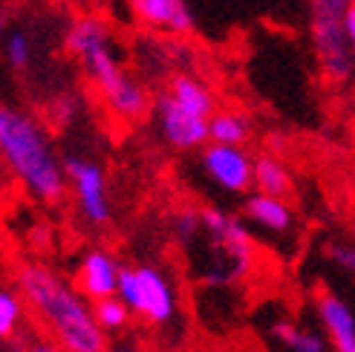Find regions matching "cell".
I'll use <instances>...</instances> for the list:
<instances>
[{
	"mask_svg": "<svg viewBox=\"0 0 355 352\" xmlns=\"http://www.w3.org/2000/svg\"><path fill=\"white\" fill-rule=\"evenodd\" d=\"M15 286L49 341L64 352H110V335L98 326L93 303L61 272L38 260H24L15 269Z\"/></svg>",
	"mask_w": 355,
	"mask_h": 352,
	"instance_id": "1",
	"label": "cell"
},
{
	"mask_svg": "<svg viewBox=\"0 0 355 352\" xmlns=\"http://www.w3.org/2000/svg\"><path fill=\"white\" fill-rule=\"evenodd\" d=\"M64 46L98 90L104 107L119 121H139L150 110V96L128 67L116 55L110 26L96 15L76 17L67 26Z\"/></svg>",
	"mask_w": 355,
	"mask_h": 352,
	"instance_id": "2",
	"label": "cell"
},
{
	"mask_svg": "<svg viewBox=\"0 0 355 352\" xmlns=\"http://www.w3.org/2000/svg\"><path fill=\"white\" fill-rule=\"evenodd\" d=\"M0 162L32 200L44 205H61L69 193L64 156L41 118L12 104H0Z\"/></svg>",
	"mask_w": 355,
	"mask_h": 352,
	"instance_id": "3",
	"label": "cell"
},
{
	"mask_svg": "<svg viewBox=\"0 0 355 352\" xmlns=\"http://www.w3.org/2000/svg\"><path fill=\"white\" fill-rule=\"evenodd\" d=\"M202 220V234L211 243V252H214V263H211V283H234L243 280L254 266L257 257V245L254 237L248 231L245 220L228 214L223 208H202L200 211Z\"/></svg>",
	"mask_w": 355,
	"mask_h": 352,
	"instance_id": "4",
	"label": "cell"
},
{
	"mask_svg": "<svg viewBox=\"0 0 355 352\" xmlns=\"http://www.w3.org/2000/svg\"><path fill=\"white\" fill-rule=\"evenodd\" d=\"M116 297L130 309L133 318L150 326H168L180 315V292H176L171 274L153 263L124 266Z\"/></svg>",
	"mask_w": 355,
	"mask_h": 352,
	"instance_id": "5",
	"label": "cell"
},
{
	"mask_svg": "<svg viewBox=\"0 0 355 352\" xmlns=\"http://www.w3.org/2000/svg\"><path fill=\"white\" fill-rule=\"evenodd\" d=\"M355 0H309V32L318 67L327 81L341 84L352 76V49L347 41L344 17Z\"/></svg>",
	"mask_w": 355,
	"mask_h": 352,
	"instance_id": "6",
	"label": "cell"
},
{
	"mask_svg": "<svg viewBox=\"0 0 355 352\" xmlns=\"http://www.w3.org/2000/svg\"><path fill=\"white\" fill-rule=\"evenodd\" d=\"M64 173H67V191L73 197L81 220L93 228H104L113 217V205H110L107 173H104L101 162L78 153L64 156Z\"/></svg>",
	"mask_w": 355,
	"mask_h": 352,
	"instance_id": "7",
	"label": "cell"
},
{
	"mask_svg": "<svg viewBox=\"0 0 355 352\" xmlns=\"http://www.w3.org/2000/svg\"><path fill=\"white\" fill-rule=\"evenodd\" d=\"M202 173L211 185H217L234 197H248L254 191V156L240 145H214L208 142L200 153Z\"/></svg>",
	"mask_w": 355,
	"mask_h": 352,
	"instance_id": "8",
	"label": "cell"
},
{
	"mask_svg": "<svg viewBox=\"0 0 355 352\" xmlns=\"http://www.w3.org/2000/svg\"><path fill=\"white\" fill-rule=\"evenodd\" d=\"M153 118L159 136L165 139V145H171L173 150H202L211 139H208V121L197 113L185 110L182 104H176L168 93H159L153 101Z\"/></svg>",
	"mask_w": 355,
	"mask_h": 352,
	"instance_id": "9",
	"label": "cell"
},
{
	"mask_svg": "<svg viewBox=\"0 0 355 352\" xmlns=\"http://www.w3.org/2000/svg\"><path fill=\"white\" fill-rule=\"evenodd\" d=\"M121 269H124L121 260L110 249H104V245H93V249H87L81 254L73 283L78 286V292L87 297V301L96 303V301H104V297H116L119 294Z\"/></svg>",
	"mask_w": 355,
	"mask_h": 352,
	"instance_id": "10",
	"label": "cell"
},
{
	"mask_svg": "<svg viewBox=\"0 0 355 352\" xmlns=\"http://www.w3.org/2000/svg\"><path fill=\"white\" fill-rule=\"evenodd\" d=\"M315 312L332 352H355V309L335 292L315 297Z\"/></svg>",
	"mask_w": 355,
	"mask_h": 352,
	"instance_id": "11",
	"label": "cell"
},
{
	"mask_svg": "<svg viewBox=\"0 0 355 352\" xmlns=\"http://www.w3.org/2000/svg\"><path fill=\"white\" fill-rule=\"evenodd\" d=\"M243 220L266 234L283 237L295 228V208L283 197H269V193L254 191L243 200Z\"/></svg>",
	"mask_w": 355,
	"mask_h": 352,
	"instance_id": "12",
	"label": "cell"
},
{
	"mask_svg": "<svg viewBox=\"0 0 355 352\" xmlns=\"http://www.w3.org/2000/svg\"><path fill=\"white\" fill-rule=\"evenodd\" d=\"M128 6L139 24L159 32L188 35L193 29V15L185 0H128Z\"/></svg>",
	"mask_w": 355,
	"mask_h": 352,
	"instance_id": "13",
	"label": "cell"
},
{
	"mask_svg": "<svg viewBox=\"0 0 355 352\" xmlns=\"http://www.w3.org/2000/svg\"><path fill=\"white\" fill-rule=\"evenodd\" d=\"M272 341L286 349V352H329V341L324 332L309 329L304 324H297L292 318H277L269 326Z\"/></svg>",
	"mask_w": 355,
	"mask_h": 352,
	"instance_id": "14",
	"label": "cell"
},
{
	"mask_svg": "<svg viewBox=\"0 0 355 352\" xmlns=\"http://www.w3.org/2000/svg\"><path fill=\"white\" fill-rule=\"evenodd\" d=\"M176 104H182L185 110L197 113L202 118H211L217 113V98L214 93H211V87L205 81H200L197 76H188V73H180L173 76L168 90H165Z\"/></svg>",
	"mask_w": 355,
	"mask_h": 352,
	"instance_id": "15",
	"label": "cell"
},
{
	"mask_svg": "<svg viewBox=\"0 0 355 352\" xmlns=\"http://www.w3.org/2000/svg\"><path fill=\"white\" fill-rule=\"evenodd\" d=\"M254 191L269 193V197L289 200V193H292V170H289V165L275 153L254 156Z\"/></svg>",
	"mask_w": 355,
	"mask_h": 352,
	"instance_id": "16",
	"label": "cell"
},
{
	"mask_svg": "<svg viewBox=\"0 0 355 352\" xmlns=\"http://www.w3.org/2000/svg\"><path fill=\"white\" fill-rule=\"evenodd\" d=\"M252 136V118L240 110H217L208 121V139L214 145H240L245 148Z\"/></svg>",
	"mask_w": 355,
	"mask_h": 352,
	"instance_id": "17",
	"label": "cell"
},
{
	"mask_svg": "<svg viewBox=\"0 0 355 352\" xmlns=\"http://www.w3.org/2000/svg\"><path fill=\"white\" fill-rule=\"evenodd\" d=\"M26 321V301L17 289L0 286V341H12Z\"/></svg>",
	"mask_w": 355,
	"mask_h": 352,
	"instance_id": "18",
	"label": "cell"
},
{
	"mask_svg": "<svg viewBox=\"0 0 355 352\" xmlns=\"http://www.w3.org/2000/svg\"><path fill=\"white\" fill-rule=\"evenodd\" d=\"M93 315H96V321L98 326L107 332V335H116V332H124L130 324V309L124 306L119 297H104V301H96L93 303Z\"/></svg>",
	"mask_w": 355,
	"mask_h": 352,
	"instance_id": "19",
	"label": "cell"
},
{
	"mask_svg": "<svg viewBox=\"0 0 355 352\" xmlns=\"http://www.w3.org/2000/svg\"><path fill=\"white\" fill-rule=\"evenodd\" d=\"M6 61L15 69H26L32 64V41L24 32H12L6 38Z\"/></svg>",
	"mask_w": 355,
	"mask_h": 352,
	"instance_id": "20",
	"label": "cell"
},
{
	"mask_svg": "<svg viewBox=\"0 0 355 352\" xmlns=\"http://www.w3.org/2000/svg\"><path fill=\"white\" fill-rule=\"evenodd\" d=\"M327 260L332 263L335 269H341L344 274L355 277V243L332 240V243L327 245Z\"/></svg>",
	"mask_w": 355,
	"mask_h": 352,
	"instance_id": "21",
	"label": "cell"
},
{
	"mask_svg": "<svg viewBox=\"0 0 355 352\" xmlns=\"http://www.w3.org/2000/svg\"><path fill=\"white\" fill-rule=\"evenodd\" d=\"M173 234H176V240H182V243H191L197 234H202L200 211H193V208L180 211V214L173 217Z\"/></svg>",
	"mask_w": 355,
	"mask_h": 352,
	"instance_id": "22",
	"label": "cell"
},
{
	"mask_svg": "<svg viewBox=\"0 0 355 352\" xmlns=\"http://www.w3.org/2000/svg\"><path fill=\"white\" fill-rule=\"evenodd\" d=\"M344 29H347V41H349V49H352V58H355V3L349 6L347 17H344Z\"/></svg>",
	"mask_w": 355,
	"mask_h": 352,
	"instance_id": "23",
	"label": "cell"
},
{
	"mask_svg": "<svg viewBox=\"0 0 355 352\" xmlns=\"http://www.w3.org/2000/svg\"><path fill=\"white\" fill-rule=\"evenodd\" d=\"M24 352H64L55 341H32L24 346Z\"/></svg>",
	"mask_w": 355,
	"mask_h": 352,
	"instance_id": "24",
	"label": "cell"
},
{
	"mask_svg": "<svg viewBox=\"0 0 355 352\" xmlns=\"http://www.w3.org/2000/svg\"><path fill=\"white\" fill-rule=\"evenodd\" d=\"M110 352H141V349H139L133 341H119V344L110 346Z\"/></svg>",
	"mask_w": 355,
	"mask_h": 352,
	"instance_id": "25",
	"label": "cell"
},
{
	"mask_svg": "<svg viewBox=\"0 0 355 352\" xmlns=\"http://www.w3.org/2000/svg\"><path fill=\"white\" fill-rule=\"evenodd\" d=\"M0 44H3V12H0Z\"/></svg>",
	"mask_w": 355,
	"mask_h": 352,
	"instance_id": "26",
	"label": "cell"
}]
</instances>
